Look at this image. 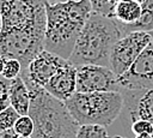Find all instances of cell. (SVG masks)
Returning <instances> with one entry per match:
<instances>
[{
	"label": "cell",
	"instance_id": "cell-27",
	"mask_svg": "<svg viewBox=\"0 0 153 138\" xmlns=\"http://www.w3.org/2000/svg\"><path fill=\"white\" fill-rule=\"evenodd\" d=\"M18 138H31V137H22V136H19Z\"/></svg>",
	"mask_w": 153,
	"mask_h": 138
},
{
	"label": "cell",
	"instance_id": "cell-9",
	"mask_svg": "<svg viewBox=\"0 0 153 138\" xmlns=\"http://www.w3.org/2000/svg\"><path fill=\"white\" fill-rule=\"evenodd\" d=\"M152 40L140 53L133 65L118 77L122 89L148 90L153 89V30L149 31Z\"/></svg>",
	"mask_w": 153,
	"mask_h": 138
},
{
	"label": "cell",
	"instance_id": "cell-8",
	"mask_svg": "<svg viewBox=\"0 0 153 138\" xmlns=\"http://www.w3.org/2000/svg\"><path fill=\"white\" fill-rule=\"evenodd\" d=\"M118 77L115 72L102 65H81L76 67V91L100 92L121 91Z\"/></svg>",
	"mask_w": 153,
	"mask_h": 138
},
{
	"label": "cell",
	"instance_id": "cell-2",
	"mask_svg": "<svg viewBox=\"0 0 153 138\" xmlns=\"http://www.w3.org/2000/svg\"><path fill=\"white\" fill-rule=\"evenodd\" d=\"M121 37V30L114 18L92 12L78 36L68 60L76 67L81 65L110 67L111 50Z\"/></svg>",
	"mask_w": 153,
	"mask_h": 138
},
{
	"label": "cell",
	"instance_id": "cell-11",
	"mask_svg": "<svg viewBox=\"0 0 153 138\" xmlns=\"http://www.w3.org/2000/svg\"><path fill=\"white\" fill-rule=\"evenodd\" d=\"M44 89L51 96L66 102L76 92V66L68 61L53 74Z\"/></svg>",
	"mask_w": 153,
	"mask_h": 138
},
{
	"label": "cell",
	"instance_id": "cell-5",
	"mask_svg": "<svg viewBox=\"0 0 153 138\" xmlns=\"http://www.w3.org/2000/svg\"><path fill=\"white\" fill-rule=\"evenodd\" d=\"M44 28L0 30V55L17 59L25 68L44 49Z\"/></svg>",
	"mask_w": 153,
	"mask_h": 138
},
{
	"label": "cell",
	"instance_id": "cell-25",
	"mask_svg": "<svg viewBox=\"0 0 153 138\" xmlns=\"http://www.w3.org/2000/svg\"><path fill=\"white\" fill-rule=\"evenodd\" d=\"M134 138H153V134H151V133H141V134H136Z\"/></svg>",
	"mask_w": 153,
	"mask_h": 138
},
{
	"label": "cell",
	"instance_id": "cell-14",
	"mask_svg": "<svg viewBox=\"0 0 153 138\" xmlns=\"http://www.w3.org/2000/svg\"><path fill=\"white\" fill-rule=\"evenodd\" d=\"M141 5H142L141 17L134 24L123 25L116 20L122 36L133 31H152L153 30V0H143Z\"/></svg>",
	"mask_w": 153,
	"mask_h": 138
},
{
	"label": "cell",
	"instance_id": "cell-23",
	"mask_svg": "<svg viewBox=\"0 0 153 138\" xmlns=\"http://www.w3.org/2000/svg\"><path fill=\"white\" fill-rule=\"evenodd\" d=\"M6 60H7V58L0 55V76L2 74V71H4V67H5V62H6Z\"/></svg>",
	"mask_w": 153,
	"mask_h": 138
},
{
	"label": "cell",
	"instance_id": "cell-3",
	"mask_svg": "<svg viewBox=\"0 0 153 138\" xmlns=\"http://www.w3.org/2000/svg\"><path fill=\"white\" fill-rule=\"evenodd\" d=\"M31 104L29 115L35 122L31 138H75L79 122L72 116L63 101L51 96L44 88L29 89Z\"/></svg>",
	"mask_w": 153,
	"mask_h": 138
},
{
	"label": "cell",
	"instance_id": "cell-15",
	"mask_svg": "<svg viewBox=\"0 0 153 138\" xmlns=\"http://www.w3.org/2000/svg\"><path fill=\"white\" fill-rule=\"evenodd\" d=\"M75 138H109L105 126L97 124H84L80 125Z\"/></svg>",
	"mask_w": 153,
	"mask_h": 138
},
{
	"label": "cell",
	"instance_id": "cell-13",
	"mask_svg": "<svg viewBox=\"0 0 153 138\" xmlns=\"http://www.w3.org/2000/svg\"><path fill=\"white\" fill-rule=\"evenodd\" d=\"M142 12V5L137 0H118L114 7L112 17L120 24L130 25L139 20Z\"/></svg>",
	"mask_w": 153,
	"mask_h": 138
},
{
	"label": "cell",
	"instance_id": "cell-10",
	"mask_svg": "<svg viewBox=\"0 0 153 138\" xmlns=\"http://www.w3.org/2000/svg\"><path fill=\"white\" fill-rule=\"evenodd\" d=\"M68 61L69 60L63 59L55 53L43 49L29 62L25 68H23L20 76L29 89L36 86L44 88L53 74Z\"/></svg>",
	"mask_w": 153,
	"mask_h": 138
},
{
	"label": "cell",
	"instance_id": "cell-21",
	"mask_svg": "<svg viewBox=\"0 0 153 138\" xmlns=\"http://www.w3.org/2000/svg\"><path fill=\"white\" fill-rule=\"evenodd\" d=\"M10 82L11 79L0 76V112L10 106V98H8Z\"/></svg>",
	"mask_w": 153,
	"mask_h": 138
},
{
	"label": "cell",
	"instance_id": "cell-22",
	"mask_svg": "<svg viewBox=\"0 0 153 138\" xmlns=\"http://www.w3.org/2000/svg\"><path fill=\"white\" fill-rule=\"evenodd\" d=\"M18 133L14 131V128H10L6 131L0 132V138H18Z\"/></svg>",
	"mask_w": 153,
	"mask_h": 138
},
{
	"label": "cell",
	"instance_id": "cell-4",
	"mask_svg": "<svg viewBox=\"0 0 153 138\" xmlns=\"http://www.w3.org/2000/svg\"><path fill=\"white\" fill-rule=\"evenodd\" d=\"M65 104L79 125L97 124L106 127L122 113L124 98L122 91H76Z\"/></svg>",
	"mask_w": 153,
	"mask_h": 138
},
{
	"label": "cell",
	"instance_id": "cell-28",
	"mask_svg": "<svg viewBox=\"0 0 153 138\" xmlns=\"http://www.w3.org/2000/svg\"><path fill=\"white\" fill-rule=\"evenodd\" d=\"M0 29H1V17H0Z\"/></svg>",
	"mask_w": 153,
	"mask_h": 138
},
{
	"label": "cell",
	"instance_id": "cell-17",
	"mask_svg": "<svg viewBox=\"0 0 153 138\" xmlns=\"http://www.w3.org/2000/svg\"><path fill=\"white\" fill-rule=\"evenodd\" d=\"M13 128L18 133V136L31 137L33 131H35V122L29 114L27 115H20L19 119L16 121Z\"/></svg>",
	"mask_w": 153,
	"mask_h": 138
},
{
	"label": "cell",
	"instance_id": "cell-16",
	"mask_svg": "<svg viewBox=\"0 0 153 138\" xmlns=\"http://www.w3.org/2000/svg\"><path fill=\"white\" fill-rule=\"evenodd\" d=\"M20 114L12 107L8 106L5 109H2L0 112V132L13 128L16 121L19 119Z\"/></svg>",
	"mask_w": 153,
	"mask_h": 138
},
{
	"label": "cell",
	"instance_id": "cell-7",
	"mask_svg": "<svg viewBox=\"0 0 153 138\" xmlns=\"http://www.w3.org/2000/svg\"><path fill=\"white\" fill-rule=\"evenodd\" d=\"M151 40L149 31H133L118 38L110 55V68L117 77L128 71Z\"/></svg>",
	"mask_w": 153,
	"mask_h": 138
},
{
	"label": "cell",
	"instance_id": "cell-12",
	"mask_svg": "<svg viewBox=\"0 0 153 138\" xmlns=\"http://www.w3.org/2000/svg\"><path fill=\"white\" fill-rule=\"evenodd\" d=\"M8 98H10V106H12L20 115L29 114V109L31 104V95L22 76L11 79L10 89H8Z\"/></svg>",
	"mask_w": 153,
	"mask_h": 138
},
{
	"label": "cell",
	"instance_id": "cell-18",
	"mask_svg": "<svg viewBox=\"0 0 153 138\" xmlns=\"http://www.w3.org/2000/svg\"><path fill=\"white\" fill-rule=\"evenodd\" d=\"M22 71H23V66H22V62L19 60L7 59L5 62V67H4L1 76L7 78V79H14L22 74Z\"/></svg>",
	"mask_w": 153,
	"mask_h": 138
},
{
	"label": "cell",
	"instance_id": "cell-20",
	"mask_svg": "<svg viewBox=\"0 0 153 138\" xmlns=\"http://www.w3.org/2000/svg\"><path fill=\"white\" fill-rule=\"evenodd\" d=\"M129 128L134 136L141 133H151L153 134V122L146 119H136L130 122Z\"/></svg>",
	"mask_w": 153,
	"mask_h": 138
},
{
	"label": "cell",
	"instance_id": "cell-24",
	"mask_svg": "<svg viewBox=\"0 0 153 138\" xmlns=\"http://www.w3.org/2000/svg\"><path fill=\"white\" fill-rule=\"evenodd\" d=\"M65 1H68V0H44V2L47 5H56L60 2H65Z\"/></svg>",
	"mask_w": 153,
	"mask_h": 138
},
{
	"label": "cell",
	"instance_id": "cell-26",
	"mask_svg": "<svg viewBox=\"0 0 153 138\" xmlns=\"http://www.w3.org/2000/svg\"><path fill=\"white\" fill-rule=\"evenodd\" d=\"M112 138H126V137H121V136H115V137H112Z\"/></svg>",
	"mask_w": 153,
	"mask_h": 138
},
{
	"label": "cell",
	"instance_id": "cell-6",
	"mask_svg": "<svg viewBox=\"0 0 153 138\" xmlns=\"http://www.w3.org/2000/svg\"><path fill=\"white\" fill-rule=\"evenodd\" d=\"M1 29L44 28L47 4L44 0H0Z\"/></svg>",
	"mask_w": 153,
	"mask_h": 138
},
{
	"label": "cell",
	"instance_id": "cell-19",
	"mask_svg": "<svg viewBox=\"0 0 153 138\" xmlns=\"http://www.w3.org/2000/svg\"><path fill=\"white\" fill-rule=\"evenodd\" d=\"M90 1H91L93 12H97L108 17H112L114 7L118 0H90Z\"/></svg>",
	"mask_w": 153,
	"mask_h": 138
},
{
	"label": "cell",
	"instance_id": "cell-1",
	"mask_svg": "<svg viewBox=\"0 0 153 138\" xmlns=\"http://www.w3.org/2000/svg\"><path fill=\"white\" fill-rule=\"evenodd\" d=\"M92 12L90 0H68L47 5L44 49L68 60Z\"/></svg>",
	"mask_w": 153,
	"mask_h": 138
}]
</instances>
